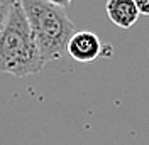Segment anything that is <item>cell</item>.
Masks as SVG:
<instances>
[{"instance_id":"cell-1","label":"cell","mask_w":149,"mask_h":145,"mask_svg":"<svg viewBox=\"0 0 149 145\" xmlns=\"http://www.w3.org/2000/svg\"><path fill=\"white\" fill-rule=\"evenodd\" d=\"M44 64L22 2L17 0L0 32V72L26 78L41 72Z\"/></svg>"},{"instance_id":"cell-2","label":"cell","mask_w":149,"mask_h":145,"mask_svg":"<svg viewBox=\"0 0 149 145\" xmlns=\"http://www.w3.org/2000/svg\"><path fill=\"white\" fill-rule=\"evenodd\" d=\"M29 19L44 63L59 59L66 52L76 27L63 7L47 0H20Z\"/></svg>"},{"instance_id":"cell-3","label":"cell","mask_w":149,"mask_h":145,"mask_svg":"<svg viewBox=\"0 0 149 145\" xmlns=\"http://www.w3.org/2000/svg\"><path fill=\"white\" fill-rule=\"evenodd\" d=\"M66 52L78 63H93L102 56V41L90 30H76L70 39Z\"/></svg>"},{"instance_id":"cell-4","label":"cell","mask_w":149,"mask_h":145,"mask_svg":"<svg viewBox=\"0 0 149 145\" xmlns=\"http://www.w3.org/2000/svg\"><path fill=\"white\" fill-rule=\"evenodd\" d=\"M105 10L110 22L120 29H130L139 19V9L134 0H107Z\"/></svg>"},{"instance_id":"cell-5","label":"cell","mask_w":149,"mask_h":145,"mask_svg":"<svg viewBox=\"0 0 149 145\" xmlns=\"http://www.w3.org/2000/svg\"><path fill=\"white\" fill-rule=\"evenodd\" d=\"M15 2L17 0H0V32L5 26V22H7V19L10 15V10H12Z\"/></svg>"},{"instance_id":"cell-6","label":"cell","mask_w":149,"mask_h":145,"mask_svg":"<svg viewBox=\"0 0 149 145\" xmlns=\"http://www.w3.org/2000/svg\"><path fill=\"white\" fill-rule=\"evenodd\" d=\"M137 9H139V14L142 15H149V0H134Z\"/></svg>"},{"instance_id":"cell-7","label":"cell","mask_w":149,"mask_h":145,"mask_svg":"<svg viewBox=\"0 0 149 145\" xmlns=\"http://www.w3.org/2000/svg\"><path fill=\"white\" fill-rule=\"evenodd\" d=\"M47 2H51V3H54V5H59V7H63V9H66V7L71 3V0H47Z\"/></svg>"}]
</instances>
